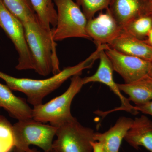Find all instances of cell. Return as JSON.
Returning <instances> with one entry per match:
<instances>
[{"label": "cell", "mask_w": 152, "mask_h": 152, "mask_svg": "<svg viewBox=\"0 0 152 152\" xmlns=\"http://www.w3.org/2000/svg\"><path fill=\"white\" fill-rule=\"evenodd\" d=\"M39 21L45 28L51 31L57 23V12L53 0H30Z\"/></svg>", "instance_id": "e0dca14e"}, {"label": "cell", "mask_w": 152, "mask_h": 152, "mask_svg": "<svg viewBox=\"0 0 152 152\" xmlns=\"http://www.w3.org/2000/svg\"><path fill=\"white\" fill-rule=\"evenodd\" d=\"M53 148L59 152H93L95 132L75 118L58 127Z\"/></svg>", "instance_id": "8992f818"}, {"label": "cell", "mask_w": 152, "mask_h": 152, "mask_svg": "<svg viewBox=\"0 0 152 152\" xmlns=\"http://www.w3.org/2000/svg\"><path fill=\"white\" fill-rule=\"evenodd\" d=\"M124 139L135 149L143 146L152 152V121L144 115L136 118Z\"/></svg>", "instance_id": "4fadbf2b"}, {"label": "cell", "mask_w": 152, "mask_h": 152, "mask_svg": "<svg viewBox=\"0 0 152 152\" xmlns=\"http://www.w3.org/2000/svg\"><path fill=\"white\" fill-rule=\"evenodd\" d=\"M80 75L72 77L69 86L62 94L46 104L34 107L32 118L43 123L49 122L56 127L73 118L71 114V104L84 85Z\"/></svg>", "instance_id": "3957f363"}, {"label": "cell", "mask_w": 152, "mask_h": 152, "mask_svg": "<svg viewBox=\"0 0 152 152\" xmlns=\"http://www.w3.org/2000/svg\"><path fill=\"white\" fill-rule=\"evenodd\" d=\"M104 51L113 70L121 76L125 83H130L148 75L151 61L125 54L110 47Z\"/></svg>", "instance_id": "ba28073f"}, {"label": "cell", "mask_w": 152, "mask_h": 152, "mask_svg": "<svg viewBox=\"0 0 152 152\" xmlns=\"http://www.w3.org/2000/svg\"><path fill=\"white\" fill-rule=\"evenodd\" d=\"M0 26L12 42L19 55L18 70H34L32 56L25 37L23 23L0 0Z\"/></svg>", "instance_id": "52a82bcc"}, {"label": "cell", "mask_w": 152, "mask_h": 152, "mask_svg": "<svg viewBox=\"0 0 152 152\" xmlns=\"http://www.w3.org/2000/svg\"><path fill=\"white\" fill-rule=\"evenodd\" d=\"M144 41L149 45L152 47V28L148 34L146 39L144 40Z\"/></svg>", "instance_id": "cb8c5ba5"}, {"label": "cell", "mask_w": 152, "mask_h": 152, "mask_svg": "<svg viewBox=\"0 0 152 152\" xmlns=\"http://www.w3.org/2000/svg\"><path fill=\"white\" fill-rule=\"evenodd\" d=\"M15 146L13 125L0 115V152H10Z\"/></svg>", "instance_id": "ffe728a7"}, {"label": "cell", "mask_w": 152, "mask_h": 152, "mask_svg": "<svg viewBox=\"0 0 152 152\" xmlns=\"http://www.w3.org/2000/svg\"><path fill=\"white\" fill-rule=\"evenodd\" d=\"M130 118L120 117L115 124L104 133L95 132L94 139L103 149V152H119L123 140L132 124Z\"/></svg>", "instance_id": "8fae6325"}, {"label": "cell", "mask_w": 152, "mask_h": 152, "mask_svg": "<svg viewBox=\"0 0 152 152\" xmlns=\"http://www.w3.org/2000/svg\"><path fill=\"white\" fill-rule=\"evenodd\" d=\"M111 0H76V3L81 7L82 10L87 20L94 17L99 11L107 10Z\"/></svg>", "instance_id": "44dd1931"}, {"label": "cell", "mask_w": 152, "mask_h": 152, "mask_svg": "<svg viewBox=\"0 0 152 152\" xmlns=\"http://www.w3.org/2000/svg\"><path fill=\"white\" fill-rule=\"evenodd\" d=\"M10 12L22 22L37 16L30 0H2Z\"/></svg>", "instance_id": "d6986e66"}, {"label": "cell", "mask_w": 152, "mask_h": 152, "mask_svg": "<svg viewBox=\"0 0 152 152\" xmlns=\"http://www.w3.org/2000/svg\"><path fill=\"white\" fill-rule=\"evenodd\" d=\"M7 85L0 83V107L18 121L32 118V109L24 99L18 97Z\"/></svg>", "instance_id": "5bb4252c"}, {"label": "cell", "mask_w": 152, "mask_h": 152, "mask_svg": "<svg viewBox=\"0 0 152 152\" xmlns=\"http://www.w3.org/2000/svg\"><path fill=\"white\" fill-rule=\"evenodd\" d=\"M0 108H1V107H0Z\"/></svg>", "instance_id": "83f0119b"}, {"label": "cell", "mask_w": 152, "mask_h": 152, "mask_svg": "<svg viewBox=\"0 0 152 152\" xmlns=\"http://www.w3.org/2000/svg\"><path fill=\"white\" fill-rule=\"evenodd\" d=\"M59 152L57 151V150L54 149L53 148H52V149L50 150V151H48V152Z\"/></svg>", "instance_id": "4316f807"}, {"label": "cell", "mask_w": 152, "mask_h": 152, "mask_svg": "<svg viewBox=\"0 0 152 152\" xmlns=\"http://www.w3.org/2000/svg\"><path fill=\"white\" fill-rule=\"evenodd\" d=\"M142 15L152 18V0H142Z\"/></svg>", "instance_id": "7402d4cb"}, {"label": "cell", "mask_w": 152, "mask_h": 152, "mask_svg": "<svg viewBox=\"0 0 152 152\" xmlns=\"http://www.w3.org/2000/svg\"><path fill=\"white\" fill-rule=\"evenodd\" d=\"M57 7V23L52 28L54 40L69 38L91 39L86 30L88 20L80 7L73 0H53Z\"/></svg>", "instance_id": "277c9868"}, {"label": "cell", "mask_w": 152, "mask_h": 152, "mask_svg": "<svg viewBox=\"0 0 152 152\" xmlns=\"http://www.w3.org/2000/svg\"><path fill=\"white\" fill-rule=\"evenodd\" d=\"M57 128L45 124L33 118L20 120L13 125L15 138L14 151H27L34 145L45 152L52 149Z\"/></svg>", "instance_id": "5b68a950"}, {"label": "cell", "mask_w": 152, "mask_h": 152, "mask_svg": "<svg viewBox=\"0 0 152 152\" xmlns=\"http://www.w3.org/2000/svg\"><path fill=\"white\" fill-rule=\"evenodd\" d=\"M120 91L129 96V99L140 106L152 101V77L148 75L129 84H118Z\"/></svg>", "instance_id": "2e32d148"}, {"label": "cell", "mask_w": 152, "mask_h": 152, "mask_svg": "<svg viewBox=\"0 0 152 152\" xmlns=\"http://www.w3.org/2000/svg\"><path fill=\"white\" fill-rule=\"evenodd\" d=\"M152 28V18L142 15L128 22L122 28L127 34L144 40Z\"/></svg>", "instance_id": "ac0fdd59"}, {"label": "cell", "mask_w": 152, "mask_h": 152, "mask_svg": "<svg viewBox=\"0 0 152 152\" xmlns=\"http://www.w3.org/2000/svg\"><path fill=\"white\" fill-rule=\"evenodd\" d=\"M105 50L101 51L100 53L99 65L96 72L94 75L89 77L83 78L84 85L91 82H99L108 86L114 94L119 97L121 104L118 108L114 109L111 111L117 110H124L134 115L138 114L139 112L134 109V106L130 103L129 99L125 97L120 91L118 84L114 81L113 77V66L108 57L106 55Z\"/></svg>", "instance_id": "9c48e42d"}, {"label": "cell", "mask_w": 152, "mask_h": 152, "mask_svg": "<svg viewBox=\"0 0 152 152\" xmlns=\"http://www.w3.org/2000/svg\"><path fill=\"white\" fill-rule=\"evenodd\" d=\"M23 23L25 37L34 62V70L39 75H54L61 72L56 53L57 45L53 39L52 31L41 25L37 17L28 19Z\"/></svg>", "instance_id": "7a4b0ae2"}, {"label": "cell", "mask_w": 152, "mask_h": 152, "mask_svg": "<svg viewBox=\"0 0 152 152\" xmlns=\"http://www.w3.org/2000/svg\"><path fill=\"white\" fill-rule=\"evenodd\" d=\"M134 109L137 111L141 112L152 116V101L142 105L134 106Z\"/></svg>", "instance_id": "603a6c76"}, {"label": "cell", "mask_w": 152, "mask_h": 152, "mask_svg": "<svg viewBox=\"0 0 152 152\" xmlns=\"http://www.w3.org/2000/svg\"><path fill=\"white\" fill-rule=\"evenodd\" d=\"M102 50L101 47H97L96 50L84 61L75 66L64 68L49 78H19L0 71V79L4 81L11 90L24 94L28 102L34 107L39 105L42 104L44 98L61 86L68 79L75 75H81L83 70L91 67L95 61L99 58Z\"/></svg>", "instance_id": "6da1fadb"}, {"label": "cell", "mask_w": 152, "mask_h": 152, "mask_svg": "<svg viewBox=\"0 0 152 152\" xmlns=\"http://www.w3.org/2000/svg\"><path fill=\"white\" fill-rule=\"evenodd\" d=\"M148 75L152 77V61H151V66Z\"/></svg>", "instance_id": "484cf974"}, {"label": "cell", "mask_w": 152, "mask_h": 152, "mask_svg": "<svg viewBox=\"0 0 152 152\" xmlns=\"http://www.w3.org/2000/svg\"><path fill=\"white\" fill-rule=\"evenodd\" d=\"M14 152H20V151H14ZM26 152H39V151H37L36 149H31L30 148L28 151H27Z\"/></svg>", "instance_id": "d4e9b609"}, {"label": "cell", "mask_w": 152, "mask_h": 152, "mask_svg": "<svg viewBox=\"0 0 152 152\" xmlns=\"http://www.w3.org/2000/svg\"><path fill=\"white\" fill-rule=\"evenodd\" d=\"M142 0H111L109 12L123 28L127 23L142 15Z\"/></svg>", "instance_id": "9a60e30c"}, {"label": "cell", "mask_w": 152, "mask_h": 152, "mask_svg": "<svg viewBox=\"0 0 152 152\" xmlns=\"http://www.w3.org/2000/svg\"><path fill=\"white\" fill-rule=\"evenodd\" d=\"M118 51L137 57L146 61H152V47L127 34L124 31L119 36L109 45Z\"/></svg>", "instance_id": "7c38bea8"}, {"label": "cell", "mask_w": 152, "mask_h": 152, "mask_svg": "<svg viewBox=\"0 0 152 152\" xmlns=\"http://www.w3.org/2000/svg\"><path fill=\"white\" fill-rule=\"evenodd\" d=\"M86 30L91 39L97 46L109 45L120 35L123 31L107 11L100 13L87 22Z\"/></svg>", "instance_id": "30bf717a"}]
</instances>
